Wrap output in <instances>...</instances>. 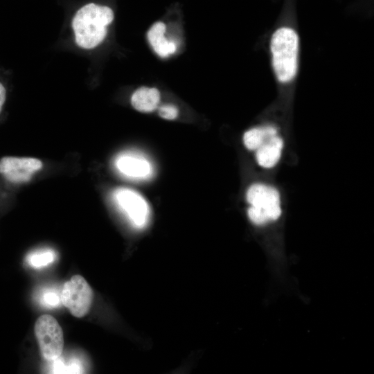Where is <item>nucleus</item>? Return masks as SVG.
<instances>
[{
	"mask_svg": "<svg viewBox=\"0 0 374 374\" xmlns=\"http://www.w3.org/2000/svg\"><path fill=\"white\" fill-rule=\"evenodd\" d=\"M55 258V253L53 250L44 249L29 254L26 260L33 267H41L51 263Z\"/></svg>",
	"mask_w": 374,
	"mask_h": 374,
	"instance_id": "obj_13",
	"label": "nucleus"
},
{
	"mask_svg": "<svg viewBox=\"0 0 374 374\" xmlns=\"http://www.w3.org/2000/svg\"><path fill=\"white\" fill-rule=\"evenodd\" d=\"M277 134V130L272 126L253 127L243 135V142L249 150H256L271 136Z\"/></svg>",
	"mask_w": 374,
	"mask_h": 374,
	"instance_id": "obj_12",
	"label": "nucleus"
},
{
	"mask_svg": "<svg viewBox=\"0 0 374 374\" xmlns=\"http://www.w3.org/2000/svg\"><path fill=\"white\" fill-rule=\"evenodd\" d=\"M166 25L161 21H157L152 25L148 31V41L155 51L161 57H166L173 54L176 51V45L169 42L165 37Z\"/></svg>",
	"mask_w": 374,
	"mask_h": 374,
	"instance_id": "obj_10",
	"label": "nucleus"
},
{
	"mask_svg": "<svg viewBox=\"0 0 374 374\" xmlns=\"http://www.w3.org/2000/svg\"><path fill=\"white\" fill-rule=\"evenodd\" d=\"M159 115L166 120H174L178 116V109L172 104H166L157 107Z\"/></svg>",
	"mask_w": 374,
	"mask_h": 374,
	"instance_id": "obj_14",
	"label": "nucleus"
},
{
	"mask_svg": "<svg viewBox=\"0 0 374 374\" xmlns=\"http://www.w3.org/2000/svg\"><path fill=\"white\" fill-rule=\"evenodd\" d=\"M6 97V91L4 86L0 82V112L5 103Z\"/></svg>",
	"mask_w": 374,
	"mask_h": 374,
	"instance_id": "obj_16",
	"label": "nucleus"
},
{
	"mask_svg": "<svg viewBox=\"0 0 374 374\" xmlns=\"http://www.w3.org/2000/svg\"><path fill=\"white\" fill-rule=\"evenodd\" d=\"M113 19L114 12L107 6L93 3L82 6L72 21L76 44L86 49L97 46L105 38L107 26Z\"/></svg>",
	"mask_w": 374,
	"mask_h": 374,
	"instance_id": "obj_1",
	"label": "nucleus"
},
{
	"mask_svg": "<svg viewBox=\"0 0 374 374\" xmlns=\"http://www.w3.org/2000/svg\"><path fill=\"white\" fill-rule=\"evenodd\" d=\"M160 102V93L156 88L141 87L131 96L132 107L141 112H152L157 109Z\"/></svg>",
	"mask_w": 374,
	"mask_h": 374,
	"instance_id": "obj_11",
	"label": "nucleus"
},
{
	"mask_svg": "<svg viewBox=\"0 0 374 374\" xmlns=\"http://www.w3.org/2000/svg\"><path fill=\"white\" fill-rule=\"evenodd\" d=\"M283 147V141L278 134L271 136L256 150L258 163L266 168L274 167L280 158Z\"/></svg>",
	"mask_w": 374,
	"mask_h": 374,
	"instance_id": "obj_9",
	"label": "nucleus"
},
{
	"mask_svg": "<svg viewBox=\"0 0 374 374\" xmlns=\"http://www.w3.org/2000/svg\"><path fill=\"white\" fill-rule=\"evenodd\" d=\"M43 301L44 303L49 307H56L59 305L61 299L57 294L48 292L44 295Z\"/></svg>",
	"mask_w": 374,
	"mask_h": 374,
	"instance_id": "obj_15",
	"label": "nucleus"
},
{
	"mask_svg": "<svg viewBox=\"0 0 374 374\" xmlns=\"http://www.w3.org/2000/svg\"><path fill=\"white\" fill-rule=\"evenodd\" d=\"M93 296V290L87 280L80 275H75L64 284L60 299L73 316L81 318L89 312Z\"/></svg>",
	"mask_w": 374,
	"mask_h": 374,
	"instance_id": "obj_5",
	"label": "nucleus"
},
{
	"mask_svg": "<svg viewBox=\"0 0 374 374\" xmlns=\"http://www.w3.org/2000/svg\"><path fill=\"white\" fill-rule=\"evenodd\" d=\"M114 198L134 227L142 229L146 226L149 220V206L138 193L129 188H121L114 191Z\"/></svg>",
	"mask_w": 374,
	"mask_h": 374,
	"instance_id": "obj_6",
	"label": "nucleus"
},
{
	"mask_svg": "<svg viewBox=\"0 0 374 374\" xmlns=\"http://www.w3.org/2000/svg\"><path fill=\"white\" fill-rule=\"evenodd\" d=\"M42 166L36 158L3 157L0 159V174L12 183H25Z\"/></svg>",
	"mask_w": 374,
	"mask_h": 374,
	"instance_id": "obj_7",
	"label": "nucleus"
},
{
	"mask_svg": "<svg viewBox=\"0 0 374 374\" xmlns=\"http://www.w3.org/2000/svg\"><path fill=\"white\" fill-rule=\"evenodd\" d=\"M246 197L251 204L248 216L255 224L262 225L276 220L280 216V195L276 188L255 184L249 188Z\"/></svg>",
	"mask_w": 374,
	"mask_h": 374,
	"instance_id": "obj_3",
	"label": "nucleus"
},
{
	"mask_svg": "<svg viewBox=\"0 0 374 374\" xmlns=\"http://www.w3.org/2000/svg\"><path fill=\"white\" fill-rule=\"evenodd\" d=\"M34 330L44 358L53 361L60 357L64 348V337L57 321L51 315H42L37 319Z\"/></svg>",
	"mask_w": 374,
	"mask_h": 374,
	"instance_id": "obj_4",
	"label": "nucleus"
},
{
	"mask_svg": "<svg viewBox=\"0 0 374 374\" xmlns=\"http://www.w3.org/2000/svg\"><path fill=\"white\" fill-rule=\"evenodd\" d=\"M272 66L279 82L287 83L298 69L299 37L294 30L281 27L275 30L270 41Z\"/></svg>",
	"mask_w": 374,
	"mask_h": 374,
	"instance_id": "obj_2",
	"label": "nucleus"
},
{
	"mask_svg": "<svg viewBox=\"0 0 374 374\" xmlns=\"http://www.w3.org/2000/svg\"><path fill=\"white\" fill-rule=\"evenodd\" d=\"M118 170L123 175L136 179H145L152 176L153 168L150 161L142 154L125 152L115 161Z\"/></svg>",
	"mask_w": 374,
	"mask_h": 374,
	"instance_id": "obj_8",
	"label": "nucleus"
}]
</instances>
